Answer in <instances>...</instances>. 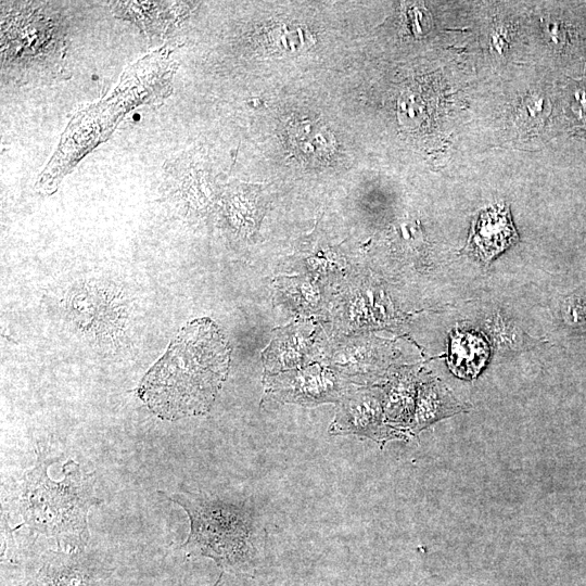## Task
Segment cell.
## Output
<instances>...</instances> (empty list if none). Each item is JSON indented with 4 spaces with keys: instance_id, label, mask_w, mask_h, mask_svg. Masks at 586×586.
Instances as JSON below:
<instances>
[{
    "instance_id": "cell-7",
    "label": "cell",
    "mask_w": 586,
    "mask_h": 586,
    "mask_svg": "<svg viewBox=\"0 0 586 586\" xmlns=\"http://www.w3.org/2000/svg\"><path fill=\"white\" fill-rule=\"evenodd\" d=\"M463 412V406L440 382L430 380L418 388L412 431L418 433L438 420Z\"/></svg>"
},
{
    "instance_id": "cell-12",
    "label": "cell",
    "mask_w": 586,
    "mask_h": 586,
    "mask_svg": "<svg viewBox=\"0 0 586 586\" xmlns=\"http://www.w3.org/2000/svg\"><path fill=\"white\" fill-rule=\"evenodd\" d=\"M280 288H282L288 299L301 309H312L320 301V295H318L316 289L310 283L303 282V280L284 278Z\"/></svg>"
},
{
    "instance_id": "cell-13",
    "label": "cell",
    "mask_w": 586,
    "mask_h": 586,
    "mask_svg": "<svg viewBox=\"0 0 586 586\" xmlns=\"http://www.w3.org/2000/svg\"><path fill=\"white\" fill-rule=\"evenodd\" d=\"M571 109L572 112L576 114V119L586 124V92L585 91H578V93L573 96V100L571 101Z\"/></svg>"
},
{
    "instance_id": "cell-6",
    "label": "cell",
    "mask_w": 586,
    "mask_h": 586,
    "mask_svg": "<svg viewBox=\"0 0 586 586\" xmlns=\"http://www.w3.org/2000/svg\"><path fill=\"white\" fill-rule=\"evenodd\" d=\"M518 236L506 206H496L480 213L473 226L468 248L483 262H490L516 244Z\"/></svg>"
},
{
    "instance_id": "cell-9",
    "label": "cell",
    "mask_w": 586,
    "mask_h": 586,
    "mask_svg": "<svg viewBox=\"0 0 586 586\" xmlns=\"http://www.w3.org/2000/svg\"><path fill=\"white\" fill-rule=\"evenodd\" d=\"M30 586H91V581L72 557L57 556L43 566Z\"/></svg>"
},
{
    "instance_id": "cell-10",
    "label": "cell",
    "mask_w": 586,
    "mask_h": 586,
    "mask_svg": "<svg viewBox=\"0 0 586 586\" xmlns=\"http://www.w3.org/2000/svg\"><path fill=\"white\" fill-rule=\"evenodd\" d=\"M387 419L396 424H412L416 409L415 382L409 376L394 380L384 394Z\"/></svg>"
},
{
    "instance_id": "cell-2",
    "label": "cell",
    "mask_w": 586,
    "mask_h": 586,
    "mask_svg": "<svg viewBox=\"0 0 586 586\" xmlns=\"http://www.w3.org/2000/svg\"><path fill=\"white\" fill-rule=\"evenodd\" d=\"M47 458L38 453L33 470L23 478L21 513L33 531L55 539L59 546L81 547L88 539L87 514L99 504L94 496V475L84 474L69 461L63 467L65 479L50 480Z\"/></svg>"
},
{
    "instance_id": "cell-4",
    "label": "cell",
    "mask_w": 586,
    "mask_h": 586,
    "mask_svg": "<svg viewBox=\"0 0 586 586\" xmlns=\"http://www.w3.org/2000/svg\"><path fill=\"white\" fill-rule=\"evenodd\" d=\"M265 392L282 403L316 406L336 403L349 392L345 381L330 369L312 366L302 371H291L267 377Z\"/></svg>"
},
{
    "instance_id": "cell-3",
    "label": "cell",
    "mask_w": 586,
    "mask_h": 586,
    "mask_svg": "<svg viewBox=\"0 0 586 586\" xmlns=\"http://www.w3.org/2000/svg\"><path fill=\"white\" fill-rule=\"evenodd\" d=\"M190 519L183 545L190 555L214 560L223 572L252 573L260 563V533L252 509L206 496L175 494Z\"/></svg>"
},
{
    "instance_id": "cell-1",
    "label": "cell",
    "mask_w": 586,
    "mask_h": 586,
    "mask_svg": "<svg viewBox=\"0 0 586 586\" xmlns=\"http://www.w3.org/2000/svg\"><path fill=\"white\" fill-rule=\"evenodd\" d=\"M231 348L210 318L185 325L137 389L163 420L207 414L227 378Z\"/></svg>"
},
{
    "instance_id": "cell-11",
    "label": "cell",
    "mask_w": 586,
    "mask_h": 586,
    "mask_svg": "<svg viewBox=\"0 0 586 586\" xmlns=\"http://www.w3.org/2000/svg\"><path fill=\"white\" fill-rule=\"evenodd\" d=\"M550 111L549 100L539 93H532L522 99L517 109L516 121L527 132L539 130Z\"/></svg>"
},
{
    "instance_id": "cell-8",
    "label": "cell",
    "mask_w": 586,
    "mask_h": 586,
    "mask_svg": "<svg viewBox=\"0 0 586 586\" xmlns=\"http://www.w3.org/2000/svg\"><path fill=\"white\" fill-rule=\"evenodd\" d=\"M450 367L461 378H475L486 365L490 349L486 340L475 333L457 331L452 336Z\"/></svg>"
},
{
    "instance_id": "cell-5",
    "label": "cell",
    "mask_w": 586,
    "mask_h": 586,
    "mask_svg": "<svg viewBox=\"0 0 586 586\" xmlns=\"http://www.w3.org/2000/svg\"><path fill=\"white\" fill-rule=\"evenodd\" d=\"M341 402L329 428L331 436L359 435L378 443L402 438L403 432L385 422L384 394L369 390L348 392Z\"/></svg>"
}]
</instances>
